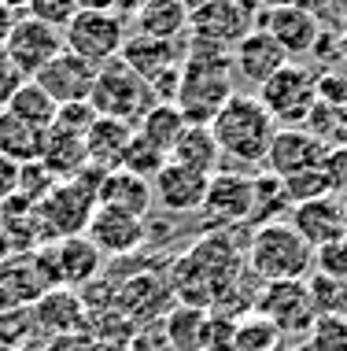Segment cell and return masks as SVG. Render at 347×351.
I'll list each match as a JSON object with an SVG mask.
<instances>
[{
	"instance_id": "1",
	"label": "cell",
	"mask_w": 347,
	"mask_h": 351,
	"mask_svg": "<svg viewBox=\"0 0 347 351\" xmlns=\"http://www.w3.org/2000/svg\"><path fill=\"white\" fill-rule=\"evenodd\" d=\"M233 52L211 41H185V60H181V82H177L174 108L185 115L189 126H211V119L222 111L237 85H233Z\"/></svg>"
},
{
	"instance_id": "2",
	"label": "cell",
	"mask_w": 347,
	"mask_h": 351,
	"mask_svg": "<svg viewBox=\"0 0 347 351\" xmlns=\"http://www.w3.org/2000/svg\"><path fill=\"white\" fill-rule=\"evenodd\" d=\"M211 134L218 141V152L229 170H255L266 163V152L274 145L277 122L270 119V111L262 108L255 93H233L222 104V111L211 119Z\"/></svg>"
},
{
	"instance_id": "3",
	"label": "cell",
	"mask_w": 347,
	"mask_h": 351,
	"mask_svg": "<svg viewBox=\"0 0 347 351\" xmlns=\"http://www.w3.org/2000/svg\"><path fill=\"white\" fill-rule=\"evenodd\" d=\"M244 267L251 270V278H259V285L307 281L314 274V248L288 222H266L251 230Z\"/></svg>"
},
{
	"instance_id": "4",
	"label": "cell",
	"mask_w": 347,
	"mask_h": 351,
	"mask_svg": "<svg viewBox=\"0 0 347 351\" xmlns=\"http://www.w3.org/2000/svg\"><path fill=\"white\" fill-rule=\"evenodd\" d=\"M97 182H100V170H86V174L70 178V182H60L41 204L34 207V218L41 222L44 244L63 241V237H86L89 218L100 207Z\"/></svg>"
},
{
	"instance_id": "5",
	"label": "cell",
	"mask_w": 347,
	"mask_h": 351,
	"mask_svg": "<svg viewBox=\"0 0 347 351\" xmlns=\"http://www.w3.org/2000/svg\"><path fill=\"white\" fill-rule=\"evenodd\" d=\"M155 104L159 100L152 97V85L140 78L122 56L97 71V82H92V93H89V108L100 119H118V122L137 126Z\"/></svg>"
},
{
	"instance_id": "6",
	"label": "cell",
	"mask_w": 347,
	"mask_h": 351,
	"mask_svg": "<svg viewBox=\"0 0 347 351\" xmlns=\"http://www.w3.org/2000/svg\"><path fill=\"white\" fill-rule=\"evenodd\" d=\"M255 97L262 100V108L270 111L277 126H307V119L318 108V74L299 67V63H285L266 85H259Z\"/></svg>"
},
{
	"instance_id": "7",
	"label": "cell",
	"mask_w": 347,
	"mask_h": 351,
	"mask_svg": "<svg viewBox=\"0 0 347 351\" xmlns=\"http://www.w3.org/2000/svg\"><path fill=\"white\" fill-rule=\"evenodd\" d=\"M126 37H129V23L115 12H78L63 26L67 52L81 56L92 67H104V63L118 60Z\"/></svg>"
},
{
	"instance_id": "8",
	"label": "cell",
	"mask_w": 347,
	"mask_h": 351,
	"mask_svg": "<svg viewBox=\"0 0 347 351\" xmlns=\"http://www.w3.org/2000/svg\"><path fill=\"white\" fill-rule=\"evenodd\" d=\"M255 315H262L281 337H307L318 322V311L311 303V289L307 281H277L262 285L255 296Z\"/></svg>"
},
{
	"instance_id": "9",
	"label": "cell",
	"mask_w": 347,
	"mask_h": 351,
	"mask_svg": "<svg viewBox=\"0 0 347 351\" xmlns=\"http://www.w3.org/2000/svg\"><path fill=\"white\" fill-rule=\"evenodd\" d=\"M259 26V4L255 0H207L189 15V37L211 41L233 52V45L244 41Z\"/></svg>"
},
{
	"instance_id": "10",
	"label": "cell",
	"mask_w": 347,
	"mask_h": 351,
	"mask_svg": "<svg viewBox=\"0 0 347 351\" xmlns=\"http://www.w3.org/2000/svg\"><path fill=\"white\" fill-rule=\"evenodd\" d=\"M100 255L86 237H63V241L41 244V252L34 255L37 270L44 274L49 289H74V285H89L97 281L100 270Z\"/></svg>"
},
{
	"instance_id": "11",
	"label": "cell",
	"mask_w": 347,
	"mask_h": 351,
	"mask_svg": "<svg viewBox=\"0 0 347 351\" xmlns=\"http://www.w3.org/2000/svg\"><path fill=\"white\" fill-rule=\"evenodd\" d=\"M200 211L214 230H233V226L251 222V211H255V174L229 170V167L211 174Z\"/></svg>"
},
{
	"instance_id": "12",
	"label": "cell",
	"mask_w": 347,
	"mask_h": 351,
	"mask_svg": "<svg viewBox=\"0 0 347 351\" xmlns=\"http://www.w3.org/2000/svg\"><path fill=\"white\" fill-rule=\"evenodd\" d=\"M63 49H67L63 45V30H55V26L41 23V19H30V15H18L4 41L8 60L15 63V71L23 78H37Z\"/></svg>"
},
{
	"instance_id": "13",
	"label": "cell",
	"mask_w": 347,
	"mask_h": 351,
	"mask_svg": "<svg viewBox=\"0 0 347 351\" xmlns=\"http://www.w3.org/2000/svg\"><path fill=\"white\" fill-rule=\"evenodd\" d=\"M288 226L318 252L325 244H336L347 237V204L333 193L318 196V200H307V204H296L288 211Z\"/></svg>"
},
{
	"instance_id": "14",
	"label": "cell",
	"mask_w": 347,
	"mask_h": 351,
	"mask_svg": "<svg viewBox=\"0 0 347 351\" xmlns=\"http://www.w3.org/2000/svg\"><path fill=\"white\" fill-rule=\"evenodd\" d=\"M325 156H329V145L322 137H314L303 126H292L274 134V145H270L262 167L277 178H292V174H303V170L325 167Z\"/></svg>"
},
{
	"instance_id": "15",
	"label": "cell",
	"mask_w": 347,
	"mask_h": 351,
	"mask_svg": "<svg viewBox=\"0 0 347 351\" xmlns=\"http://www.w3.org/2000/svg\"><path fill=\"white\" fill-rule=\"evenodd\" d=\"M86 241L100 255H129V252L144 248L148 226H144V218L115 211V207H97L86 226Z\"/></svg>"
},
{
	"instance_id": "16",
	"label": "cell",
	"mask_w": 347,
	"mask_h": 351,
	"mask_svg": "<svg viewBox=\"0 0 347 351\" xmlns=\"http://www.w3.org/2000/svg\"><path fill=\"white\" fill-rule=\"evenodd\" d=\"M97 71L92 63H86L81 56H74L63 49L55 60L37 74V85H41L49 97L60 104V108H67V104H89V93H92V82H97Z\"/></svg>"
},
{
	"instance_id": "17",
	"label": "cell",
	"mask_w": 347,
	"mask_h": 351,
	"mask_svg": "<svg viewBox=\"0 0 347 351\" xmlns=\"http://www.w3.org/2000/svg\"><path fill=\"white\" fill-rule=\"evenodd\" d=\"M285 63H292V60H288V52L281 49L266 30H259V26L244 37V41L233 45V74L244 78L248 85H255V89H259V85H266L281 67H285Z\"/></svg>"
},
{
	"instance_id": "18",
	"label": "cell",
	"mask_w": 347,
	"mask_h": 351,
	"mask_svg": "<svg viewBox=\"0 0 347 351\" xmlns=\"http://www.w3.org/2000/svg\"><path fill=\"white\" fill-rule=\"evenodd\" d=\"M259 30H266L274 41L281 45V49L288 52V60H299V56H311L318 37H322V30H318L314 15L303 8H277V12H259Z\"/></svg>"
},
{
	"instance_id": "19",
	"label": "cell",
	"mask_w": 347,
	"mask_h": 351,
	"mask_svg": "<svg viewBox=\"0 0 347 351\" xmlns=\"http://www.w3.org/2000/svg\"><path fill=\"white\" fill-rule=\"evenodd\" d=\"M207 174H196L189 167H177V163H166L163 170L155 174L152 182V193H155V204L170 215H192L203 207V196H207Z\"/></svg>"
},
{
	"instance_id": "20",
	"label": "cell",
	"mask_w": 347,
	"mask_h": 351,
	"mask_svg": "<svg viewBox=\"0 0 347 351\" xmlns=\"http://www.w3.org/2000/svg\"><path fill=\"white\" fill-rule=\"evenodd\" d=\"M122 60H126L148 85H152L155 78H163V74H170V71L181 67L185 41H159V37L129 34L126 45H122Z\"/></svg>"
},
{
	"instance_id": "21",
	"label": "cell",
	"mask_w": 347,
	"mask_h": 351,
	"mask_svg": "<svg viewBox=\"0 0 347 351\" xmlns=\"http://www.w3.org/2000/svg\"><path fill=\"white\" fill-rule=\"evenodd\" d=\"M30 322L37 329H49L55 340L60 337H78L81 329L89 326L86 307H81V296L70 292V289H49L30 307Z\"/></svg>"
},
{
	"instance_id": "22",
	"label": "cell",
	"mask_w": 347,
	"mask_h": 351,
	"mask_svg": "<svg viewBox=\"0 0 347 351\" xmlns=\"http://www.w3.org/2000/svg\"><path fill=\"white\" fill-rule=\"evenodd\" d=\"M97 200H100V207H115V211H126L133 218H148V211H152V204H155V193H152V182H144V178L115 167V170H107V174H100Z\"/></svg>"
},
{
	"instance_id": "23",
	"label": "cell",
	"mask_w": 347,
	"mask_h": 351,
	"mask_svg": "<svg viewBox=\"0 0 347 351\" xmlns=\"http://www.w3.org/2000/svg\"><path fill=\"white\" fill-rule=\"evenodd\" d=\"M41 163L55 174V182H70V178L86 174L89 159H86V134H74L67 126H49L44 134V152H41Z\"/></svg>"
},
{
	"instance_id": "24",
	"label": "cell",
	"mask_w": 347,
	"mask_h": 351,
	"mask_svg": "<svg viewBox=\"0 0 347 351\" xmlns=\"http://www.w3.org/2000/svg\"><path fill=\"white\" fill-rule=\"evenodd\" d=\"M133 130L137 126H129V122L100 119L97 115V122L86 130V159H89V170H100V174L115 170L122 163V152H126Z\"/></svg>"
},
{
	"instance_id": "25",
	"label": "cell",
	"mask_w": 347,
	"mask_h": 351,
	"mask_svg": "<svg viewBox=\"0 0 347 351\" xmlns=\"http://www.w3.org/2000/svg\"><path fill=\"white\" fill-rule=\"evenodd\" d=\"M163 333H166V344L174 351H207V344H211V311L192 307V303H177V307L166 311Z\"/></svg>"
},
{
	"instance_id": "26",
	"label": "cell",
	"mask_w": 347,
	"mask_h": 351,
	"mask_svg": "<svg viewBox=\"0 0 347 351\" xmlns=\"http://www.w3.org/2000/svg\"><path fill=\"white\" fill-rule=\"evenodd\" d=\"M133 34L159 37V41H181L189 34V8L181 0H144L133 15Z\"/></svg>"
},
{
	"instance_id": "27",
	"label": "cell",
	"mask_w": 347,
	"mask_h": 351,
	"mask_svg": "<svg viewBox=\"0 0 347 351\" xmlns=\"http://www.w3.org/2000/svg\"><path fill=\"white\" fill-rule=\"evenodd\" d=\"M170 163L177 167H189L196 174H218L222 170V152L218 141H214L211 126H185V134L177 137V145L170 152Z\"/></svg>"
},
{
	"instance_id": "28",
	"label": "cell",
	"mask_w": 347,
	"mask_h": 351,
	"mask_svg": "<svg viewBox=\"0 0 347 351\" xmlns=\"http://www.w3.org/2000/svg\"><path fill=\"white\" fill-rule=\"evenodd\" d=\"M44 134L49 130H37L34 122L12 115V111H0V156L12 159V163H34V159H41L44 152Z\"/></svg>"
},
{
	"instance_id": "29",
	"label": "cell",
	"mask_w": 347,
	"mask_h": 351,
	"mask_svg": "<svg viewBox=\"0 0 347 351\" xmlns=\"http://www.w3.org/2000/svg\"><path fill=\"white\" fill-rule=\"evenodd\" d=\"M8 111L18 115V119H26V122H34L37 130H49L52 122H55V115H60V104H55L34 78H26L15 89V97L8 100Z\"/></svg>"
},
{
	"instance_id": "30",
	"label": "cell",
	"mask_w": 347,
	"mask_h": 351,
	"mask_svg": "<svg viewBox=\"0 0 347 351\" xmlns=\"http://www.w3.org/2000/svg\"><path fill=\"white\" fill-rule=\"evenodd\" d=\"M185 126H189V122H185V115L174 108V104H155V108L137 122V134L170 156L174 145H177V137L185 134Z\"/></svg>"
},
{
	"instance_id": "31",
	"label": "cell",
	"mask_w": 347,
	"mask_h": 351,
	"mask_svg": "<svg viewBox=\"0 0 347 351\" xmlns=\"http://www.w3.org/2000/svg\"><path fill=\"white\" fill-rule=\"evenodd\" d=\"M292 211V200L285 193V182L270 170L255 174V211H251V222L255 226H266V222H281L277 215H288Z\"/></svg>"
},
{
	"instance_id": "32",
	"label": "cell",
	"mask_w": 347,
	"mask_h": 351,
	"mask_svg": "<svg viewBox=\"0 0 347 351\" xmlns=\"http://www.w3.org/2000/svg\"><path fill=\"white\" fill-rule=\"evenodd\" d=\"M166 163H170V156H166L163 148H155L152 141H144L133 130V137H129V145L126 152H122V170H129V174H137V178H144V182H155V174L163 170Z\"/></svg>"
},
{
	"instance_id": "33",
	"label": "cell",
	"mask_w": 347,
	"mask_h": 351,
	"mask_svg": "<svg viewBox=\"0 0 347 351\" xmlns=\"http://www.w3.org/2000/svg\"><path fill=\"white\" fill-rule=\"evenodd\" d=\"M281 340L285 337L255 311L248 318H237V329H233V351H281Z\"/></svg>"
},
{
	"instance_id": "34",
	"label": "cell",
	"mask_w": 347,
	"mask_h": 351,
	"mask_svg": "<svg viewBox=\"0 0 347 351\" xmlns=\"http://www.w3.org/2000/svg\"><path fill=\"white\" fill-rule=\"evenodd\" d=\"M307 289H311V303H314L318 318H347V281L311 274Z\"/></svg>"
},
{
	"instance_id": "35",
	"label": "cell",
	"mask_w": 347,
	"mask_h": 351,
	"mask_svg": "<svg viewBox=\"0 0 347 351\" xmlns=\"http://www.w3.org/2000/svg\"><path fill=\"white\" fill-rule=\"evenodd\" d=\"M285 182V193L288 200L296 204H307V200H318V196H329L333 185H329V174L325 167H314V170H303V174H292V178H281Z\"/></svg>"
},
{
	"instance_id": "36",
	"label": "cell",
	"mask_w": 347,
	"mask_h": 351,
	"mask_svg": "<svg viewBox=\"0 0 347 351\" xmlns=\"http://www.w3.org/2000/svg\"><path fill=\"white\" fill-rule=\"evenodd\" d=\"M55 185H60V182H55V174L41 163V159H34V163H23V167H18V196H23L26 204L37 207Z\"/></svg>"
},
{
	"instance_id": "37",
	"label": "cell",
	"mask_w": 347,
	"mask_h": 351,
	"mask_svg": "<svg viewBox=\"0 0 347 351\" xmlns=\"http://www.w3.org/2000/svg\"><path fill=\"white\" fill-rule=\"evenodd\" d=\"M307 12L314 15L318 30L344 41L347 37V0H307Z\"/></svg>"
},
{
	"instance_id": "38",
	"label": "cell",
	"mask_w": 347,
	"mask_h": 351,
	"mask_svg": "<svg viewBox=\"0 0 347 351\" xmlns=\"http://www.w3.org/2000/svg\"><path fill=\"white\" fill-rule=\"evenodd\" d=\"M307 351H347V318H318L307 333Z\"/></svg>"
},
{
	"instance_id": "39",
	"label": "cell",
	"mask_w": 347,
	"mask_h": 351,
	"mask_svg": "<svg viewBox=\"0 0 347 351\" xmlns=\"http://www.w3.org/2000/svg\"><path fill=\"white\" fill-rule=\"evenodd\" d=\"M23 15L41 19V23H49V26H55V30H63V26H67L74 15H78V4H74V0H30Z\"/></svg>"
},
{
	"instance_id": "40",
	"label": "cell",
	"mask_w": 347,
	"mask_h": 351,
	"mask_svg": "<svg viewBox=\"0 0 347 351\" xmlns=\"http://www.w3.org/2000/svg\"><path fill=\"white\" fill-rule=\"evenodd\" d=\"M314 274H325V278L347 281V237L314 252Z\"/></svg>"
},
{
	"instance_id": "41",
	"label": "cell",
	"mask_w": 347,
	"mask_h": 351,
	"mask_svg": "<svg viewBox=\"0 0 347 351\" xmlns=\"http://www.w3.org/2000/svg\"><path fill=\"white\" fill-rule=\"evenodd\" d=\"M318 104H347V74H336V71H322L318 74Z\"/></svg>"
},
{
	"instance_id": "42",
	"label": "cell",
	"mask_w": 347,
	"mask_h": 351,
	"mask_svg": "<svg viewBox=\"0 0 347 351\" xmlns=\"http://www.w3.org/2000/svg\"><path fill=\"white\" fill-rule=\"evenodd\" d=\"M92 122H97V111H92L89 104H67V108H60V115H55V126H67L74 134H86Z\"/></svg>"
},
{
	"instance_id": "43",
	"label": "cell",
	"mask_w": 347,
	"mask_h": 351,
	"mask_svg": "<svg viewBox=\"0 0 347 351\" xmlns=\"http://www.w3.org/2000/svg\"><path fill=\"white\" fill-rule=\"evenodd\" d=\"M23 82H26V78H23V74L15 71V63L8 60V52L0 49V111L8 108V100L15 97V89H18V85H23Z\"/></svg>"
},
{
	"instance_id": "44",
	"label": "cell",
	"mask_w": 347,
	"mask_h": 351,
	"mask_svg": "<svg viewBox=\"0 0 347 351\" xmlns=\"http://www.w3.org/2000/svg\"><path fill=\"white\" fill-rule=\"evenodd\" d=\"M55 351H129L126 344H104V340H92V337H60L55 340Z\"/></svg>"
},
{
	"instance_id": "45",
	"label": "cell",
	"mask_w": 347,
	"mask_h": 351,
	"mask_svg": "<svg viewBox=\"0 0 347 351\" xmlns=\"http://www.w3.org/2000/svg\"><path fill=\"white\" fill-rule=\"evenodd\" d=\"M15 193H18V163L0 156V200H8Z\"/></svg>"
},
{
	"instance_id": "46",
	"label": "cell",
	"mask_w": 347,
	"mask_h": 351,
	"mask_svg": "<svg viewBox=\"0 0 347 351\" xmlns=\"http://www.w3.org/2000/svg\"><path fill=\"white\" fill-rule=\"evenodd\" d=\"M15 12H8L4 4H0V49H4V41H8V34H12V26H15Z\"/></svg>"
},
{
	"instance_id": "47",
	"label": "cell",
	"mask_w": 347,
	"mask_h": 351,
	"mask_svg": "<svg viewBox=\"0 0 347 351\" xmlns=\"http://www.w3.org/2000/svg\"><path fill=\"white\" fill-rule=\"evenodd\" d=\"M78 12H115V0H74Z\"/></svg>"
},
{
	"instance_id": "48",
	"label": "cell",
	"mask_w": 347,
	"mask_h": 351,
	"mask_svg": "<svg viewBox=\"0 0 347 351\" xmlns=\"http://www.w3.org/2000/svg\"><path fill=\"white\" fill-rule=\"evenodd\" d=\"M140 8H144V0H115V15L122 19H133Z\"/></svg>"
},
{
	"instance_id": "49",
	"label": "cell",
	"mask_w": 347,
	"mask_h": 351,
	"mask_svg": "<svg viewBox=\"0 0 347 351\" xmlns=\"http://www.w3.org/2000/svg\"><path fill=\"white\" fill-rule=\"evenodd\" d=\"M259 12H277V8H303L307 0H255Z\"/></svg>"
},
{
	"instance_id": "50",
	"label": "cell",
	"mask_w": 347,
	"mask_h": 351,
	"mask_svg": "<svg viewBox=\"0 0 347 351\" xmlns=\"http://www.w3.org/2000/svg\"><path fill=\"white\" fill-rule=\"evenodd\" d=\"M0 4H4L8 12H26V4H30V0H0Z\"/></svg>"
},
{
	"instance_id": "51",
	"label": "cell",
	"mask_w": 347,
	"mask_h": 351,
	"mask_svg": "<svg viewBox=\"0 0 347 351\" xmlns=\"http://www.w3.org/2000/svg\"><path fill=\"white\" fill-rule=\"evenodd\" d=\"M340 56H344V60H347V37H344V41H340Z\"/></svg>"
}]
</instances>
